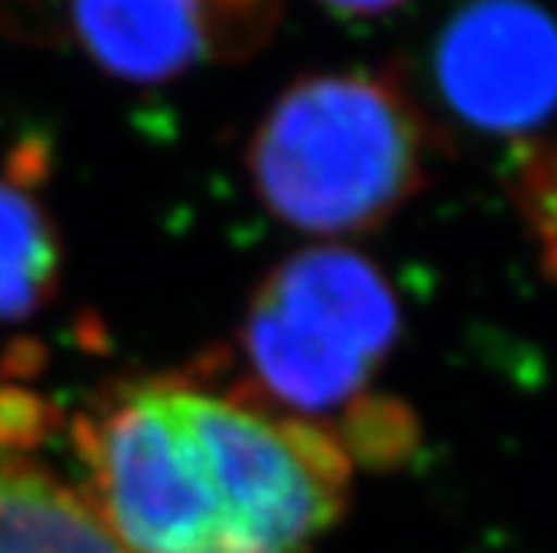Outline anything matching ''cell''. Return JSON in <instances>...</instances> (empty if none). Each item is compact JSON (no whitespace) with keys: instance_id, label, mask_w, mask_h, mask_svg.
Returning a JSON list of instances; mask_svg holds the SVG:
<instances>
[{"instance_id":"7","label":"cell","mask_w":557,"mask_h":553,"mask_svg":"<svg viewBox=\"0 0 557 553\" xmlns=\"http://www.w3.org/2000/svg\"><path fill=\"white\" fill-rule=\"evenodd\" d=\"M318 4L341 17H377L400 8L404 0H318Z\"/></svg>"},{"instance_id":"3","label":"cell","mask_w":557,"mask_h":553,"mask_svg":"<svg viewBox=\"0 0 557 553\" xmlns=\"http://www.w3.org/2000/svg\"><path fill=\"white\" fill-rule=\"evenodd\" d=\"M281 0H0V30L71 43L121 80L168 84L271 40Z\"/></svg>"},{"instance_id":"2","label":"cell","mask_w":557,"mask_h":553,"mask_svg":"<svg viewBox=\"0 0 557 553\" xmlns=\"http://www.w3.org/2000/svg\"><path fill=\"white\" fill-rule=\"evenodd\" d=\"M400 330V304L381 267L344 247L287 257L250 300L244 357L277 414L311 420L358 397Z\"/></svg>"},{"instance_id":"6","label":"cell","mask_w":557,"mask_h":553,"mask_svg":"<svg viewBox=\"0 0 557 553\" xmlns=\"http://www.w3.org/2000/svg\"><path fill=\"white\" fill-rule=\"evenodd\" d=\"M531 174H534V184H537V193L544 200L547 214L557 224V143L547 147V150H541V154H534Z\"/></svg>"},{"instance_id":"4","label":"cell","mask_w":557,"mask_h":553,"mask_svg":"<svg viewBox=\"0 0 557 553\" xmlns=\"http://www.w3.org/2000/svg\"><path fill=\"white\" fill-rule=\"evenodd\" d=\"M434 84L487 137L537 134L557 117V21L534 0H468L434 40Z\"/></svg>"},{"instance_id":"1","label":"cell","mask_w":557,"mask_h":553,"mask_svg":"<svg viewBox=\"0 0 557 553\" xmlns=\"http://www.w3.org/2000/svg\"><path fill=\"white\" fill-rule=\"evenodd\" d=\"M431 127L394 71L294 80L264 114L247 171L264 208L311 234H361L424 187Z\"/></svg>"},{"instance_id":"5","label":"cell","mask_w":557,"mask_h":553,"mask_svg":"<svg viewBox=\"0 0 557 553\" xmlns=\"http://www.w3.org/2000/svg\"><path fill=\"white\" fill-rule=\"evenodd\" d=\"M61 280V237L27 177H0V324L37 314Z\"/></svg>"}]
</instances>
